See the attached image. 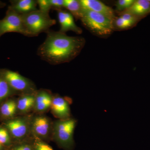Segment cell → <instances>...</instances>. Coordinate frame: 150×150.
<instances>
[{
  "label": "cell",
  "instance_id": "obj_21",
  "mask_svg": "<svg viewBox=\"0 0 150 150\" xmlns=\"http://www.w3.org/2000/svg\"><path fill=\"white\" fill-rule=\"evenodd\" d=\"M37 1L39 10L46 13H49L51 8L49 0H37Z\"/></svg>",
  "mask_w": 150,
  "mask_h": 150
},
{
  "label": "cell",
  "instance_id": "obj_3",
  "mask_svg": "<svg viewBox=\"0 0 150 150\" xmlns=\"http://www.w3.org/2000/svg\"><path fill=\"white\" fill-rule=\"evenodd\" d=\"M21 15L29 37L37 36L42 33H47L50 30V28L56 23V21L51 18L49 13L43 12L39 9Z\"/></svg>",
  "mask_w": 150,
  "mask_h": 150
},
{
  "label": "cell",
  "instance_id": "obj_16",
  "mask_svg": "<svg viewBox=\"0 0 150 150\" xmlns=\"http://www.w3.org/2000/svg\"><path fill=\"white\" fill-rule=\"evenodd\" d=\"M35 96L32 94H25L18 101L17 108L22 112H26L35 105Z\"/></svg>",
  "mask_w": 150,
  "mask_h": 150
},
{
  "label": "cell",
  "instance_id": "obj_17",
  "mask_svg": "<svg viewBox=\"0 0 150 150\" xmlns=\"http://www.w3.org/2000/svg\"><path fill=\"white\" fill-rule=\"evenodd\" d=\"M14 91L5 79L2 69H0V101L10 96Z\"/></svg>",
  "mask_w": 150,
  "mask_h": 150
},
{
  "label": "cell",
  "instance_id": "obj_10",
  "mask_svg": "<svg viewBox=\"0 0 150 150\" xmlns=\"http://www.w3.org/2000/svg\"><path fill=\"white\" fill-rule=\"evenodd\" d=\"M150 13L149 0H135L129 8L119 13H129L142 18Z\"/></svg>",
  "mask_w": 150,
  "mask_h": 150
},
{
  "label": "cell",
  "instance_id": "obj_19",
  "mask_svg": "<svg viewBox=\"0 0 150 150\" xmlns=\"http://www.w3.org/2000/svg\"><path fill=\"white\" fill-rule=\"evenodd\" d=\"M113 25H114V29L116 28L120 30L128 29L134 25L133 23L127 21L120 16L116 17L115 18L113 21Z\"/></svg>",
  "mask_w": 150,
  "mask_h": 150
},
{
  "label": "cell",
  "instance_id": "obj_14",
  "mask_svg": "<svg viewBox=\"0 0 150 150\" xmlns=\"http://www.w3.org/2000/svg\"><path fill=\"white\" fill-rule=\"evenodd\" d=\"M34 133L38 137L45 138L50 131V123L48 118L44 116H39L34 119L33 124Z\"/></svg>",
  "mask_w": 150,
  "mask_h": 150
},
{
  "label": "cell",
  "instance_id": "obj_5",
  "mask_svg": "<svg viewBox=\"0 0 150 150\" xmlns=\"http://www.w3.org/2000/svg\"><path fill=\"white\" fill-rule=\"evenodd\" d=\"M15 32L28 36L21 15L8 6L6 15L0 20V37L8 33Z\"/></svg>",
  "mask_w": 150,
  "mask_h": 150
},
{
  "label": "cell",
  "instance_id": "obj_9",
  "mask_svg": "<svg viewBox=\"0 0 150 150\" xmlns=\"http://www.w3.org/2000/svg\"><path fill=\"white\" fill-rule=\"evenodd\" d=\"M54 115L62 119H68L71 115L69 103L67 98L57 96L53 98L51 106Z\"/></svg>",
  "mask_w": 150,
  "mask_h": 150
},
{
  "label": "cell",
  "instance_id": "obj_6",
  "mask_svg": "<svg viewBox=\"0 0 150 150\" xmlns=\"http://www.w3.org/2000/svg\"><path fill=\"white\" fill-rule=\"evenodd\" d=\"M2 70L5 79L14 91L25 94H32L35 91L32 82L17 72L6 69H2Z\"/></svg>",
  "mask_w": 150,
  "mask_h": 150
},
{
  "label": "cell",
  "instance_id": "obj_4",
  "mask_svg": "<svg viewBox=\"0 0 150 150\" xmlns=\"http://www.w3.org/2000/svg\"><path fill=\"white\" fill-rule=\"evenodd\" d=\"M77 121L73 118L56 121L54 125V136L62 148L71 150L74 147V134Z\"/></svg>",
  "mask_w": 150,
  "mask_h": 150
},
{
  "label": "cell",
  "instance_id": "obj_15",
  "mask_svg": "<svg viewBox=\"0 0 150 150\" xmlns=\"http://www.w3.org/2000/svg\"><path fill=\"white\" fill-rule=\"evenodd\" d=\"M64 7L76 20H80L83 9L79 0H64Z\"/></svg>",
  "mask_w": 150,
  "mask_h": 150
},
{
  "label": "cell",
  "instance_id": "obj_1",
  "mask_svg": "<svg viewBox=\"0 0 150 150\" xmlns=\"http://www.w3.org/2000/svg\"><path fill=\"white\" fill-rule=\"evenodd\" d=\"M46 39L38 47L37 54L40 59L51 65L72 61L81 53L86 43L83 38L70 36L60 31L49 30Z\"/></svg>",
  "mask_w": 150,
  "mask_h": 150
},
{
  "label": "cell",
  "instance_id": "obj_2",
  "mask_svg": "<svg viewBox=\"0 0 150 150\" xmlns=\"http://www.w3.org/2000/svg\"><path fill=\"white\" fill-rule=\"evenodd\" d=\"M80 20L87 29L99 37H107L114 30L113 20L92 11L83 9Z\"/></svg>",
  "mask_w": 150,
  "mask_h": 150
},
{
  "label": "cell",
  "instance_id": "obj_7",
  "mask_svg": "<svg viewBox=\"0 0 150 150\" xmlns=\"http://www.w3.org/2000/svg\"><path fill=\"white\" fill-rule=\"evenodd\" d=\"M83 9L95 12L114 21L116 18L114 11L110 7L98 0H79Z\"/></svg>",
  "mask_w": 150,
  "mask_h": 150
},
{
  "label": "cell",
  "instance_id": "obj_22",
  "mask_svg": "<svg viewBox=\"0 0 150 150\" xmlns=\"http://www.w3.org/2000/svg\"><path fill=\"white\" fill-rule=\"evenodd\" d=\"M10 142V138L8 131L6 129L0 128V143L2 144H9Z\"/></svg>",
  "mask_w": 150,
  "mask_h": 150
},
{
  "label": "cell",
  "instance_id": "obj_20",
  "mask_svg": "<svg viewBox=\"0 0 150 150\" xmlns=\"http://www.w3.org/2000/svg\"><path fill=\"white\" fill-rule=\"evenodd\" d=\"M135 0H118L115 4V10L121 13L129 8L132 5Z\"/></svg>",
  "mask_w": 150,
  "mask_h": 150
},
{
  "label": "cell",
  "instance_id": "obj_8",
  "mask_svg": "<svg viewBox=\"0 0 150 150\" xmlns=\"http://www.w3.org/2000/svg\"><path fill=\"white\" fill-rule=\"evenodd\" d=\"M57 11L60 25V32L66 33L68 31H72L78 34L82 33V30L75 23L74 18L69 12L63 9Z\"/></svg>",
  "mask_w": 150,
  "mask_h": 150
},
{
  "label": "cell",
  "instance_id": "obj_12",
  "mask_svg": "<svg viewBox=\"0 0 150 150\" xmlns=\"http://www.w3.org/2000/svg\"><path fill=\"white\" fill-rule=\"evenodd\" d=\"M6 126L11 134L17 139L24 137L28 131V126L24 119L19 118L10 121L6 123Z\"/></svg>",
  "mask_w": 150,
  "mask_h": 150
},
{
  "label": "cell",
  "instance_id": "obj_27",
  "mask_svg": "<svg viewBox=\"0 0 150 150\" xmlns=\"http://www.w3.org/2000/svg\"><path fill=\"white\" fill-rule=\"evenodd\" d=\"M2 149V144L0 143V150H1Z\"/></svg>",
  "mask_w": 150,
  "mask_h": 150
},
{
  "label": "cell",
  "instance_id": "obj_18",
  "mask_svg": "<svg viewBox=\"0 0 150 150\" xmlns=\"http://www.w3.org/2000/svg\"><path fill=\"white\" fill-rule=\"evenodd\" d=\"M17 108V105L15 101L9 100L5 103L1 107V113L5 117H12L16 112Z\"/></svg>",
  "mask_w": 150,
  "mask_h": 150
},
{
  "label": "cell",
  "instance_id": "obj_11",
  "mask_svg": "<svg viewBox=\"0 0 150 150\" xmlns=\"http://www.w3.org/2000/svg\"><path fill=\"white\" fill-rule=\"evenodd\" d=\"M10 6L19 14H25L37 10V1L35 0H13Z\"/></svg>",
  "mask_w": 150,
  "mask_h": 150
},
{
  "label": "cell",
  "instance_id": "obj_23",
  "mask_svg": "<svg viewBox=\"0 0 150 150\" xmlns=\"http://www.w3.org/2000/svg\"><path fill=\"white\" fill-rule=\"evenodd\" d=\"M51 9L56 11L62 10L64 7V0H49Z\"/></svg>",
  "mask_w": 150,
  "mask_h": 150
},
{
  "label": "cell",
  "instance_id": "obj_26",
  "mask_svg": "<svg viewBox=\"0 0 150 150\" xmlns=\"http://www.w3.org/2000/svg\"><path fill=\"white\" fill-rule=\"evenodd\" d=\"M6 6V3L3 2L1 1H0V8H3Z\"/></svg>",
  "mask_w": 150,
  "mask_h": 150
},
{
  "label": "cell",
  "instance_id": "obj_13",
  "mask_svg": "<svg viewBox=\"0 0 150 150\" xmlns=\"http://www.w3.org/2000/svg\"><path fill=\"white\" fill-rule=\"evenodd\" d=\"M53 98L46 91L38 92L35 96V109L38 111H45L51 107Z\"/></svg>",
  "mask_w": 150,
  "mask_h": 150
},
{
  "label": "cell",
  "instance_id": "obj_24",
  "mask_svg": "<svg viewBox=\"0 0 150 150\" xmlns=\"http://www.w3.org/2000/svg\"><path fill=\"white\" fill-rule=\"evenodd\" d=\"M35 150H53L52 148L40 141H37L35 144Z\"/></svg>",
  "mask_w": 150,
  "mask_h": 150
},
{
  "label": "cell",
  "instance_id": "obj_25",
  "mask_svg": "<svg viewBox=\"0 0 150 150\" xmlns=\"http://www.w3.org/2000/svg\"><path fill=\"white\" fill-rule=\"evenodd\" d=\"M13 150H32V149L28 145H23L15 148Z\"/></svg>",
  "mask_w": 150,
  "mask_h": 150
}]
</instances>
